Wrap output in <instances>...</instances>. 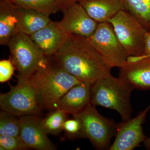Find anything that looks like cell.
<instances>
[{
	"label": "cell",
	"mask_w": 150,
	"mask_h": 150,
	"mask_svg": "<svg viewBox=\"0 0 150 150\" xmlns=\"http://www.w3.org/2000/svg\"><path fill=\"white\" fill-rule=\"evenodd\" d=\"M49 58L70 74L91 86L111 74V68L88 38L81 36L69 34L59 51Z\"/></svg>",
	"instance_id": "1"
},
{
	"label": "cell",
	"mask_w": 150,
	"mask_h": 150,
	"mask_svg": "<svg viewBox=\"0 0 150 150\" xmlns=\"http://www.w3.org/2000/svg\"><path fill=\"white\" fill-rule=\"evenodd\" d=\"M29 79L41 110L57 109L61 98L74 86L81 82L55 64L49 57H47Z\"/></svg>",
	"instance_id": "2"
},
{
	"label": "cell",
	"mask_w": 150,
	"mask_h": 150,
	"mask_svg": "<svg viewBox=\"0 0 150 150\" xmlns=\"http://www.w3.org/2000/svg\"><path fill=\"white\" fill-rule=\"evenodd\" d=\"M134 88L121 78L110 74L91 86V103L95 106L112 109L121 115L123 121L131 118V93Z\"/></svg>",
	"instance_id": "3"
},
{
	"label": "cell",
	"mask_w": 150,
	"mask_h": 150,
	"mask_svg": "<svg viewBox=\"0 0 150 150\" xmlns=\"http://www.w3.org/2000/svg\"><path fill=\"white\" fill-rule=\"evenodd\" d=\"M7 45L18 71V81L29 79L47 58L29 35L22 33L15 34Z\"/></svg>",
	"instance_id": "4"
},
{
	"label": "cell",
	"mask_w": 150,
	"mask_h": 150,
	"mask_svg": "<svg viewBox=\"0 0 150 150\" xmlns=\"http://www.w3.org/2000/svg\"><path fill=\"white\" fill-rule=\"evenodd\" d=\"M73 116L80 121L81 138L88 139L98 149H109L111 139L116 135L118 124L100 115L91 103Z\"/></svg>",
	"instance_id": "5"
},
{
	"label": "cell",
	"mask_w": 150,
	"mask_h": 150,
	"mask_svg": "<svg viewBox=\"0 0 150 150\" xmlns=\"http://www.w3.org/2000/svg\"><path fill=\"white\" fill-rule=\"evenodd\" d=\"M129 57L143 56L146 30L139 21L126 10L120 11L108 21Z\"/></svg>",
	"instance_id": "6"
},
{
	"label": "cell",
	"mask_w": 150,
	"mask_h": 150,
	"mask_svg": "<svg viewBox=\"0 0 150 150\" xmlns=\"http://www.w3.org/2000/svg\"><path fill=\"white\" fill-rule=\"evenodd\" d=\"M0 108L18 117L26 115H38L41 111L33 86L29 79L18 81L16 86L10 91L0 95Z\"/></svg>",
	"instance_id": "7"
},
{
	"label": "cell",
	"mask_w": 150,
	"mask_h": 150,
	"mask_svg": "<svg viewBox=\"0 0 150 150\" xmlns=\"http://www.w3.org/2000/svg\"><path fill=\"white\" fill-rule=\"evenodd\" d=\"M88 39L111 69H120L127 64L128 56L110 23H98L95 32Z\"/></svg>",
	"instance_id": "8"
},
{
	"label": "cell",
	"mask_w": 150,
	"mask_h": 150,
	"mask_svg": "<svg viewBox=\"0 0 150 150\" xmlns=\"http://www.w3.org/2000/svg\"><path fill=\"white\" fill-rule=\"evenodd\" d=\"M150 109V104L135 118L118 124L115 140L108 150H134L144 142L147 137L144 134L142 124Z\"/></svg>",
	"instance_id": "9"
},
{
	"label": "cell",
	"mask_w": 150,
	"mask_h": 150,
	"mask_svg": "<svg viewBox=\"0 0 150 150\" xmlns=\"http://www.w3.org/2000/svg\"><path fill=\"white\" fill-rule=\"evenodd\" d=\"M62 12L64 14L63 18L57 23L68 34L88 38L93 35L98 24L78 2Z\"/></svg>",
	"instance_id": "10"
},
{
	"label": "cell",
	"mask_w": 150,
	"mask_h": 150,
	"mask_svg": "<svg viewBox=\"0 0 150 150\" xmlns=\"http://www.w3.org/2000/svg\"><path fill=\"white\" fill-rule=\"evenodd\" d=\"M21 131L19 137L28 149L37 150H57L48 137L38 115H26L20 117Z\"/></svg>",
	"instance_id": "11"
},
{
	"label": "cell",
	"mask_w": 150,
	"mask_h": 150,
	"mask_svg": "<svg viewBox=\"0 0 150 150\" xmlns=\"http://www.w3.org/2000/svg\"><path fill=\"white\" fill-rule=\"evenodd\" d=\"M69 35L58 23L51 21L46 26L29 36L46 57H51L59 51Z\"/></svg>",
	"instance_id": "12"
},
{
	"label": "cell",
	"mask_w": 150,
	"mask_h": 150,
	"mask_svg": "<svg viewBox=\"0 0 150 150\" xmlns=\"http://www.w3.org/2000/svg\"><path fill=\"white\" fill-rule=\"evenodd\" d=\"M91 87L85 82L75 85L61 98L57 109L72 115L81 112L91 103Z\"/></svg>",
	"instance_id": "13"
},
{
	"label": "cell",
	"mask_w": 150,
	"mask_h": 150,
	"mask_svg": "<svg viewBox=\"0 0 150 150\" xmlns=\"http://www.w3.org/2000/svg\"><path fill=\"white\" fill-rule=\"evenodd\" d=\"M119 77L134 89L142 90L150 89V57L136 62H127L120 68Z\"/></svg>",
	"instance_id": "14"
},
{
	"label": "cell",
	"mask_w": 150,
	"mask_h": 150,
	"mask_svg": "<svg viewBox=\"0 0 150 150\" xmlns=\"http://www.w3.org/2000/svg\"><path fill=\"white\" fill-rule=\"evenodd\" d=\"M77 2L98 23L108 22L120 11L125 10L121 0H78Z\"/></svg>",
	"instance_id": "15"
},
{
	"label": "cell",
	"mask_w": 150,
	"mask_h": 150,
	"mask_svg": "<svg viewBox=\"0 0 150 150\" xmlns=\"http://www.w3.org/2000/svg\"><path fill=\"white\" fill-rule=\"evenodd\" d=\"M16 13L18 32L28 35L42 29L51 21L49 16L41 13L16 5Z\"/></svg>",
	"instance_id": "16"
},
{
	"label": "cell",
	"mask_w": 150,
	"mask_h": 150,
	"mask_svg": "<svg viewBox=\"0 0 150 150\" xmlns=\"http://www.w3.org/2000/svg\"><path fill=\"white\" fill-rule=\"evenodd\" d=\"M18 33L16 5L8 0L0 1V44L7 45Z\"/></svg>",
	"instance_id": "17"
},
{
	"label": "cell",
	"mask_w": 150,
	"mask_h": 150,
	"mask_svg": "<svg viewBox=\"0 0 150 150\" xmlns=\"http://www.w3.org/2000/svg\"><path fill=\"white\" fill-rule=\"evenodd\" d=\"M125 10L150 31V0H121Z\"/></svg>",
	"instance_id": "18"
},
{
	"label": "cell",
	"mask_w": 150,
	"mask_h": 150,
	"mask_svg": "<svg viewBox=\"0 0 150 150\" xmlns=\"http://www.w3.org/2000/svg\"><path fill=\"white\" fill-rule=\"evenodd\" d=\"M13 4L49 16L60 10L55 0H8Z\"/></svg>",
	"instance_id": "19"
},
{
	"label": "cell",
	"mask_w": 150,
	"mask_h": 150,
	"mask_svg": "<svg viewBox=\"0 0 150 150\" xmlns=\"http://www.w3.org/2000/svg\"><path fill=\"white\" fill-rule=\"evenodd\" d=\"M67 115L63 110L56 109L45 118H41V124L46 134L56 135L61 133L67 119Z\"/></svg>",
	"instance_id": "20"
},
{
	"label": "cell",
	"mask_w": 150,
	"mask_h": 150,
	"mask_svg": "<svg viewBox=\"0 0 150 150\" xmlns=\"http://www.w3.org/2000/svg\"><path fill=\"white\" fill-rule=\"evenodd\" d=\"M20 131V117L1 110L0 112V135L18 137Z\"/></svg>",
	"instance_id": "21"
},
{
	"label": "cell",
	"mask_w": 150,
	"mask_h": 150,
	"mask_svg": "<svg viewBox=\"0 0 150 150\" xmlns=\"http://www.w3.org/2000/svg\"><path fill=\"white\" fill-rule=\"evenodd\" d=\"M1 150H25L28 149L19 136L0 135Z\"/></svg>",
	"instance_id": "22"
},
{
	"label": "cell",
	"mask_w": 150,
	"mask_h": 150,
	"mask_svg": "<svg viewBox=\"0 0 150 150\" xmlns=\"http://www.w3.org/2000/svg\"><path fill=\"white\" fill-rule=\"evenodd\" d=\"M63 130L70 139L81 138V125L77 118L67 119L64 124Z\"/></svg>",
	"instance_id": "23"
},
{
	"label": "cell",
	"mask_w": 150,
	"mask_h": 150,
	"mask_svg": "<svg viewBox=\"0 0 150 150\" xmlns=\"http://www.w3.org/2000/svg\"><path fill=\"white\" fill-rule=\"evenodd\" d=\"M15 67L11 59L0 61V82H6L9 80L14 74Z\"/></svg>",
	"instance_id": "24"
},
{
	"label": "cell",
	"mask_w": 150,
	"mask_h": 150,
	"mask_svg": "<svg viewBox=\"0 0 150 150\" xmlns=\"http://www.w3.org/2000/svg\"><path fill=\"white\" fill-rule=\"evenodd\" d=\"M78 0H55L57 5L62 11L77 2Z\"/></svg>",
	"instance_id": "25"
},
{
	"label": "cell",
	"mask_w": 150,
	"mask_h": 150,
	"mask_svg": "<svg viewBox=\"0 0 150 150\" xmlns=\"http://www.w3.org/2000/svg\"><path fill=\"white\" fill-rule=\"evenodd\" d=\"M144 56L150 57V31H146L145 35V48Z\"/></svg>",
	"instance_id": "26"
},
{
	"label": "cell",
	"mask_w": 150,
	"mask_h": 150,
	"mask_svg": "<svg viewBox=\"0 0 150 150\" xmlns=\"http://www.w3.org/2000/svg\"><path fill=\"white\" fill-rule=\"evenodd\" d=\"M144 143L145 148L147 149L150 150V134L149 137L146 138Z\"/></svg>",
	"instance_id": "27"
},
{
	"label": "cell",
	"mask_w": 150,
	"mask_h": 150,
	"mask_svg": "<svg viewBox=\"0 0 150 150\" xmlns=\"http://www.w3.org/2000/svg\"><path fill=\"white\" fill-rule=\"evenodd\" d=\"M3 1V0H0V1Z\"/></svg>",
	"instance_id": "28"
}]
</instances>
